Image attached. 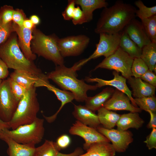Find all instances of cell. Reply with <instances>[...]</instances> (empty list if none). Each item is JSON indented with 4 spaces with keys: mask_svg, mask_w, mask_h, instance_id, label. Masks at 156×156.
<instances>
[{
    "mask_svg": "<svg viewBox=\"0 0 156 156\" xmlns=\"http://www.w3.org/2000/svg\"><path fill=\"white\" fill-rule=\"evenodd\" d=\"M136 10L130 4L120 0L116 1L111 6L103 8L97 22L94 32L99 34H113L121 32L135 18Z\"/></svg>",
    "mask_w": 156,
    "mask_h": 156,
    "instance_id": "6da1fadb",
    "label": "cell"
},
{
    "mask_svg": "<svg viewBox=\"0 0 156 156\" xmlns=\"http://www.w3.org/2000/svg\"><path fill=\"white\" fill-rule=\"evenodd\" d=\"M0 58L8 68L25 72L39 78L46 77L33 61L25 56L19 46L15 33H12L6 40L0 45Z\"/></svg>",
    "mask_w": 156,
    "mask_h": 156,
    "instance_id": "7a4b0ae2",
    "label": "cell"
},
{
    "mask_svg": "<svg viewBox=\"0 0 156 156\" xmlns=\"http://www.w3.org/2000/svg\"><path fill=\"white\" fill-rule=\"evenodd\" d=\"M77 70L73 66L68 68L64 65L56 66L55 70L47 74L49 79H51L63 90H68L73 94L77 101H85L88 97L87 93L89 90H95L96 85L86 84L83 79L77 78Z\"/></svg>",
    "mask_w": 156,
    "mask_h": 156,
    "instance_id": "3957f363",
    "label": "cell"
},
{
    "mask_svg": "<svg viewBox=\"0 0 156 156\" xmlns=\"http://www.w3.org/2000/svg\"><path fill=\"white\" fill-rule=\"evenodd\" d=\"M31 47L33 53L53 62L56 66L64 65V57L58 45L59 38L55 34L47 35L35 28L32 31Z\"/></svg>",
    "mask_w": 156,
    "mask_h": 156,
    "instance_id": "277c9868",
    "label": "cell"
},
{
    "mask_svg": "<svg viewBox=\"0 0 156 156\" xmlns=\"http://www.w3.org/2000/svg\"><path fill=\"white\" fill-rule=\"evenodd\" d=\"M39 109L36 89L34 86L19 101L12 119L8 122L10 129L14 130L20 126L32 123L37 118Z\"/></svg>",
    "mask_w": 156,
    "mask_h": 156,
    "instance_id": "5b68a950",
    "label": "cell"
},
{
    "mask_svg": "<svg viewBox=\"0 0 156 156\" xmlns=\"http://www.w3.org/2000/svg\"><path fill=\"white\" fill-rule=\"evenodd\" d=\"M44 121V119L37 117L30 124L20 126L14 130L4 129L1 133L18 143L35 146L43 138Z\"/></svg>",
    "mask_w": 156,
    "mask_h": 156,
    "instance_id": "8992f818",
    "label": "cell"
},
{
    "mask_svg": "<svg viewBox=\"0 0 156 156\" xmlns=\"http://www.w3.org/2000/svg\"><path fill=\"white\" fill-rule=\"evenodd\" d=\"M134 59L119 47L114 53L97 65L94 70L98 68L114 70L120 72L127 79L132 76L131 69Z\"/></svg>",
    "mask_w": 156,
    "mask_h": 156,
    "instance_id": "52a82bcc",
    "label": "cell"
},
{
    "mask_svg": "<svg viewBox=\"0 0 156 156\" xmlns=\"http://www.w3.org/2000/svg\"><path fill=\"white\" fill-rule=\"evenodd\" d=\"M99 34V42L96 44V49L93 53L88 58L76 62L79 68L92 59L102 56L105 58L109 57L119 47L120 32L113 34L101 33Z\"/></svg>",
    "mask_w": 156,
    "mask_h": 156,
    "instance_id": "ba28073f",
    "label": "cell"
},
{
    "mask_svg": "<svg viewBox=\"0 0 156 156\" xmlns=\"http://www.w3.org/2000/svg\"><path fill=\"white\" fill-rule=\"evenodd\" d=\"M19 101L12 91L9 77L3 80L0 85V119L2 121L8 122L11 120Z\"/></svg>",
    "mask_w": 156,
    "mask_h": 156,
    "instance_id": "9c48e42d",
    "label": "cell"
},
{
    "mask_svg": "<svg viewBox=\"0 0 156 156\" xmlns=\"http://www.w3.org/2000/svg\"><path fill=\"white\" fill-rule=\"evenodd\" d=\"M90 42V38L87 36L80 34L59 38L58 45L61 54L64 57L80 55Z\"/></svg>",
    "mask_w": 156,
    "mask_h": 156,
    "instance_id": "30bf717a",
    "label": "cell"
},
{
    "mask_svg": "<svg viewBox=\"0 0 156 156\" xmlns=\"http://www.w3.org/2000/svg\"><path fill=\"white\" fill-rule=\"evenodd\" d=\"M69 133L72 135L79 136L84 140L83 148L85 150L92 144L98 142L110 141L94 128L85 125L76 120L70 127Z\"/></svg>",
    "mask_w": 156,
    "mask_h": 156,
    "instance_id": "8fae6325",
    "label": "cell"
},
{
    "mask_svg": "<svg viewBox=\"0 0 156 156\" xmlns=\"http://www.w3.org/2000/svg\"><path fill=\"white\" fill-rule=\"evenodd\" d=\"M110 141L116 152H125L133 141V135L129 130L121 131L117 129H108L99 126L96 129Z\"/></svg>",
    "mask_w": 156,
    "mask_h": 156,
    "instance_id": "7c38bea8",
    "label": "cell"
},
{
    "mask_svg": "<svg viewBox=\"0 0 156 156\" xmlns=\"http://www.w3.org/2000/svg\"><path fill=\"white\" fill-rule=\"evenodd\" d=\"M103 107L110 110H126L132 112H140L142 110L133 106L125 94L116 89Z\"/></svg>",
    "mask_w": 156,
    "mask_h": 156,
    "instance_id": "4fadbf2b",
    "label": "cell"
},
{
    "mask_svg": "<svg viewBox=\"0 0 156 156\" xmlns=\"http://www.w3.org/2000/svg\"><path fill=\"white\" fill-rule=\"evenodd\" d=\"M114 78L110 80H105L97 78H91L88 77L86 80L88 82H96V86L100 88L105 86H109L116 88V89L125 94L130 99L132 104L136 107H138L135 103L134 99L133 97L131 91L126 84V79L122 76L119 75L118 73L114 71L113 73Z\"/></svg>",
    "mask_w": 156,
    "mask_h": 156,
    "instance_id": "5bb4252c",
    "label": "cell"
},
{
    "mask_svg": "<svg viewBox=\"0 0 156 156\" xmlns=\"http://www.w3.org/2000/svg\"><path fill=\"white\" fill-rule=\"evenodd\" d=\"M12 27L14 31L18 35V44L22 53L28 60L33 61L36 56L32 52L31 47L33 31L19 26L13 22Z\"/></svg>",
    "mask_w": 156,
    "mask_h": 156,
    "instance_id": "9a60e30c",
    "label": "cell"
},
{
    "mask_svg": "<svg viewBox=\"0 0 156 156\" xmlns=\"http://www.w3.org/2000/svg\"><path fill=\"white\" fill-rule=\"evenodd\" d=\"M123 30L141 49L151 42L146 35L141 22L135 18L129 22Z\"/></svg>",
    "mask_w": 156,
    "mask_h": 156,
    "instance_id": "2e32d148",
    "label": "cell"
},
{
    "mask_svg": "<svg viewBox=\"0 0 156 156\" xmlns=\"http://www.w3.org/2000/svg\"><path fill=\"white\" fill-rule=\"evenodd\" d=\"M0 139L7 144V153L9 156H35L34 145L18 143L2 133H0Z\"/></svg>",
    "mask_w": 156,
    "mask_h": 156,
    "instance_id": "e0dca14e",
    "label": "cell"
},
{
    "mask_svg": "<svg viewBox=\"0 0 156 156\" xmlns=\"http://www.w3.org/2000/svg\"><path fill=\"white\" fill-rule=\"evenodd\" d=\"M72 114L76 120L89 127L96 129L100 124L97 115L85 105H75Z\"/></svg>",
    "mask_w": 156,
    "mask_h": 156,
    "instance_id": "ac0fdd59",
    "label": "cell"
},
{
    "mask_svg": "<svg viewBox=\"0 0 156 156\" xmlns=\"http://www.w3.org/2000/svg\"><path fill=\"white\" fill-rule=\"evenodd\" d=\"M127 79L132 89V94L135 98L155 95L156 87L144 81L140 78L132 76Z\"/></svg>",
    "mask_w": 156,
    "mask_h": 156,
    "instance_id": "d6986e66",
    "label": "cell"
},
{
    "mask_svg": "<svg viewBox=\"0 0 156 156\" xmlns=\"http://www.w3.org/2000/svg\"><path fill=\"white\" fill-rule=\"evenodd\" d=\"M144 123V120L138 112H130L121 115L116 126L117 129L121 131L127 130L130 128L138 129Z\"/></svg>",
    "mask_w": 156,
    "mask_h": 156,
    "instance_id": "ffe728a7",
    "label": "cell"
},
{
    "mask_svg": "<svg viewBox=\"0 0 156 156\" xmlns=\"http://www.w3.org/2000/svg\"><path fill=\"white\" fill-rule=\"evenodd\" d=\"M44 87L49 90L53 92L57 99L61 102V105L59 109L54 114L48 117L43 115L47 121L49 123H51L55 120L57 114L65 105L71 102L75 99V97L73 94L71 92L59 89L49 83H47Z\"/></svg>",
    "mask_w": 156,
    "mask_h": 156,
    "instance_id": "44dd1931",
    "label": "cell"
},
{
    "mask_svg": "<svg viewBox=\"0 0 156 156\" xmlns=\"http://www.w3.org/2000/svg\"><path fill=\"white\" fill-rule=\"evenodd\" d=\"M114 91L112 88H107L93 96L88 97L85 101V105L95 112L103 107L104 104L111 97Z\"/></svg>",
    "mask_w": 156,
    "mask_h": 156,
    "instance_id": "7402d4cb",
    "label": "cell"
},
{
    "mask_svg": "<svg viewBox=\"0 0 156 156\" xmlns=\"http://www.w3.org/2000/svg\"><path fill=\"white\" fill-rule=\"evenodd\" d=\"M76 5L80 7L84 14L87 22L93 18V12L96 9L107 7L108 3L105 0H75Z\"/></svg>",
    "mask_w": 156,
    "mask_h": 156,
    "instance_id": "603a6c76",
    "label": "cell"
},
{
    "mask_svg": "<svg viewBox=\"0 0 156 156\" xmlns=\"http://www.w3.org/2000/svg\"><path fill=\"white\" fill-rule=\"evenodd\" d=\"M86 151L78 156H115L116 152L112 144L107 142L94 143Z\"/></svg>",
    "mask_w": 156,
    "mask_h": 156,
    "instance_id": "cb8c5ba5",
    "label": "cell"
},
{
    "mask_svg": "<svg viewBox=\"0 0 156 156\" xmlns=\"http://www.w3.org/2000/svg\"><path fill=\"white\" fill-rule=\"evenodd\" d=\"M119 47L133 59L140 57L142 49L130 38L123 30L120 32Z\"/></svg>",
    "mask_w": 156,
    "mask_h": 156,
    "instance_id": "d4e9b609",
    "label": "cell"
},
{
    "mask_svg": "<svg viewBox=\"0 0 156 156\" xmlns=\"http://www.w3.org/2000/svg\"><path fill=\"white\" fill-rule=\"evenodd\" d=\"M25 72L14 70L10 75V77L12 80L21 85L27 90L33 86L41 79Z\"/></svg>",
    "mask_w": 156,
    "mask_h": 156,
    "instance_id": "484cf974",
    "label": "cell"
},
{
    "mask_svg": "<svg viewBox=\"0 0 156 156\" xmlns=\"http://www.w3.org/2000/svg\"><path fill=\"white\" fill-rule=\"evenodd\" d=\"M100 124L106 129H113L118 121L121 115L102 107L97 110Z\"/></svg>",
    "mask_w": 156,
    "mask_h": 156,
    "instance_id": "4316f807",
    "label": "cell"
},
{
    "mask_svg": "<svg viewBox=\"0 0 156 156\" xmlns=\"http://www.w3.org/2000/svg\"><path fill=\"white\" fill-rule=\"evenodd\" d=\"M148 66L149 70L154 71L156 67V43L151 42L142 49L140 57Z\"/></svg>",
    "mask_w": 156,
    "mask_h": 156,
    "instance_id": "83f0119b",
    "label": "cell"
},
{
    "mask_svg": "<svg viewBox=\"0 0 156 156\" xmlns=\"http://www.w3.org/2000/svg\"><path fill=\"white\" fill-rule=\"evenodd\" d=\"M61 150L56 142L46 140L41 145L36 148L35 156H56Z\"/></svg>",
    "mask_w": 156,
    "mask_h": 156,
    "instance_id": "f1b7e54d",
    "label": "cell"
},
{
    "mask_svg": "<svg viewBox=\"0 0 156 156\" xmlns=\"http://www.w3.org/2000/svg\"><path fill=\"white\" fill-rule=\"evenodd\" d=\"M142 26L151 42L156 43V15L141 20Z\"/></svg>",
    "mask_w": 156,
    "mask_h": 156,
    "instance_id": "f546056e",
    "label": "cell"
},
{
    "mask_svg": "<svg viewBox=\"0 0 156 156\" xmlns=\"http://www.w3.org/2000/svg\"><path fill=\"white\" fill-rule=\"evenodd\" d=\"M134 99L135 104L142 110L156 112V98L155 95Z\"/></svg>",
    "mask_w": 156,
    "mask_h": 156,
    "instance_id": "4dcf8cb0",
    "label": "cell"
},
{
    "mask_svg": "<svg viewBox=\"0 0 156 156\" xmlns=\"http://www.w3.org/2000/svg\"><path fill=\"white\" fill-rule=\"evenodd\" d=\"M134 4L138 8V10H137L136 11L135 16L141 20L156 15V5L151 7H147L141 0L136 1Z\"/></svg>",
    "mask_w": 156,
    "mask_h": 156,
    "instance_id": "1f68e13d",
    "label": "cell"
},
{
    "mask_svg": "<svg viewBox=\"0 0 156 156\" xmlns=\"http://www.w3.org/2000/svg\"><path fill=\"white\" fill-rule=\"evenodd\" d=\"M148 69L147 65L140 58L134 59L131 69L134 77L140 78Z\"/></svg>",
    "mask_w": 156,
    "mask_h": 156,
    "instance_id": "d6a6232c",
    "label": "cell"
},
{
    "mask_svg": "<svg viewBox=\"0 0 156 156\" xmlns=\"http://www.w3.org/2000/svg\"><path fill=\"white\" fill-rule=\"evenodd\" d=\"M14 10L12 6L7 5L0 8V25H6L12 21Z\"/></svg>",
    "mask_w": 156,
    "mask_h": 156,
    "instance_id": "836d02e7",
    "label": "cell"
},
{
    "mask_svg": "<svg viewBox=\"0 0 156 156\" xmlns=\"http://www.w3.org/2000/svg\"><path fill=\"white\" fill-rule=\"evenodd\" d=\"M9 79L12 91L15 97L20 101L27 90L23 86L12 80L10 77Z\"/></svg>",
    "mask_w": 156,
    "mask_h": 156,
    "instance_id": "e575fe53",
    "label": "cell"
},
{
    "mask_svg": "<svg viewBox=\"0 0 156 156\" xmlns=\"http://www.w3.org/2000/svg\"><path fill=\"white\" fill-rule=\"evenodd\" d=\"M12 21L6 25L0 24V45L4 42L10 36L14 31Z\"/></svg>",
    "mask_w": 156,
    "mask_h": 156,
    "instance_id": "d590c367",
    "label": "cell"
},
{
    "mask_svg": "<svg viewBox=\"0 0 156 156\" xmlns=\"http://www.w3.org/2000/svg\"><path fill=\"white\" fill-rule=\"evenodd\" d=\"M71 20L73 24L75 25L87 23L86 16L79 6L75 7Z\"/></svg>",
    "mask_w": 156,
    "mask_h": 156,
    "instance_id": "8d00e7d4",
    "label": "cell"
},
{
    "mask_svg": "<svg viewBox=\"0 0 156 156\" xmlns=\"http://www.w3.org/2000/svg\"><path fill=\"white\" fill-rule=\"evenodd\" d=\"M75 0H69L68 4L62 14L64 19L66 21L72 20L73 13L75 8Z\"/></svg>",
    "mask_w": 156,
    "mask_h": 156,
    "instance_id": "74e56055",
    "label": "cell"
},
{
    "mask_svg": "<svg viewBox=\"0 0 156 156\" xmlns=\"http://www.w3.org/2000/svg\"><path fill=\"white\" fill-rule=\"evenodd\" d=\"M27 18L22 9L17 8L14 10L12 17L14 23L19 26H22L24 21Z\"/></svg>",
    "mask_w": 156,
    "mask_h": 156,
    "instance_id": "f35d334b",
    "label": "cell"
},
{
    "mask_svg": "<svg viewBox=\"0 0 156 156\" xmlns=\"http://www.w3.org/2000/svg\"><path fill=\"white\" fill-rule=\"evenodd\" d=\"M149 150L156 148V128H153L151 133L146 137L144 141Z\"/></svg>",
    "mask_w": 156,
    "mask_h": 156,
    "instance_id": "ab89813d",
    "label": "cell"
},
{
    "mask_svg": "<svg viewBox=\"0 0 156 156\" xmlns=\"http://www.w3.org/2000/svg\"><path fill=\"white\" fill-rule=\"evenodd\" d=\"M140 78L144 81L156 87V76L152 71L148 69Z\"/></svg>",
    "mask_w": 156,
    "mask_h": 156,
    "instance_id": "60d3db41",
    "label": "cell"
},
{
    "mask_svg": "<svg viewBox=\"0 0 156 156\" xmlns=\"http://www.w3.org/2000/svg\"><path fill=\"white\" fill-rule=\"evenodd\" d=\"M71 142L70 137L68 135L64 134L60 135L57 138L56 143L61 149L68 147Z\"/></svg>",
    "mask_w": 156,
    "mask_h": 156,
    "instance_id": "b9f144b4",
    "label": "cell"
},
{
    "mask_svg": "<svg viewBox=\"0 0 156 156\" xmlns=\"http://www.w3.org/2000/svg\"><path fill=\"white\" fill-rule=\"evenodd\" d=\"M8 68L5 62L0 58V79L3 80L9 74Z\"/></svg>",
    "mask_w": 156,
    "mask_h": 156,
    "instance_id": "7bdbcfd3",
    "label": "cell"
},
{
    "mask_svg": "<svg viewBox=\"0 0 156 156\" xmlns=\"http://www.w3.org/2000/svg\"><path fill=\"white\" fill-rule=\"evenodd\" d=\"M150 116V120L147 125V127L148 129L156 128V112L151 111L147 112Z\"/></svg>",
    "mask_w": 156,
    "mask_h": 156,
    "instance_id": "ee69618b",
    "label": "cell"
},
{
    "mask_svg": "<svg viewBox=\"0 0 156 156\" xmlns=\"http://www.w3.org/2000/svg\"><path fill=\"white\" fill-rule=\"evenodd\" d=\"M83 151L81 147H77L72 153L69 154L63 153L59 152L56 156H78L83 153Z\"/></svg>",
    "mask_w": 156,
    "mask_h": 156,
    "instance_id": "f6af8a7d",
    "label": "cell"
},
{
    "mask_svg": "<svg viewBox=\"0 0 156 156\" xmlns=\"http://www.w3.org/2000/svg\"><path fill=\"white\" fill-rule=\"evenodd\" d=\"M23 26L25 28L33 30L35 28L34 25L30 19L27 18L24 21Z\"/></svg>",
    "mask_w": 156,
    "mask_h": 156,
    "instance_id": "bcb514c9",
    "label": "cell"
},
{
    "mask_svg": "<svg viewBox=\"0 0 156 156\" xmlns=\"http://www.w3.org/2000/svg\"><path fill=\"white\" fill-rule=\"evenodd\" d=\"M30 20L35 25L39 24L40 22L39 18L37 16L35 15L31 16Z\"/></svg>",
    "mask_w": 156,
    "mask_h": 156,
    "instance_id": "7dc6e473",
    "label": "cell"
},
{
    "mask_svg": "<svg viewBox=\"0 0 156 156\" xmlns=\"http://www.w3.org/2000/svg\"><path fill=\"white\" fill-rule=\"evenodd\" d=\"M0 126L2 127L5 129H10L8 123L4 122L2 121L0 119Z\"/></svg>",
    "mask_w": 156,
    "mask_h": 156,
    "instance_id": "c3c4849f",
    "label": "cell"
},
{
    "mask_svg": "<svg viewBox=\"0 0 156 156\" xmlns=\"http://www.w3.org/2000/svg\"><path fill=\"white\" fill-rule=\"evenodd\" d=\"M3 80L0 79V85L2 82Z\"/></svg>",
    "mask_w": 156,
    "mask_h": 156,
    "instance_id": "681fc988",
    "label": "cell"
}]
</instances>
